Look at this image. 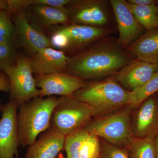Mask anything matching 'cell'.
I'll return each instance as SVG.
<instances>
[{
	"mask_svg": "<svg viewBox=\"0 0 158 158\" xmlns=\"http://www.w3.org/2000/svg\"><path fill=\"white\" fill-rule=\"evenodd\" d=\"M3 105H2L1 102L0 101V113H2V108Z\"/></svg>",
	"mask_w": 158,
	"mask_h": 158,
	"instance_id": "obj_32",
	"label": "cell"
},
{
	"mask_svg": "<svg viewBox=\"0 0 158 158\" xmlns=\"http://www.w3.org/2000/svg\"><path fill=\"white\" fill-rule=\"evenodd\" d=\"M28 9L31 10L29 14L26 13L27 16L40 29L69 23L68 12L43 5H33Z\"/></svg>",
	"mask_w": 158,
	"mask_h": 158,
	"instance_id": "obj_17",
	"label": "cell"
},
{
	"mask_svg": "<svg viewBox=\"0 0 158 158\" xmlns=\"http://www.w3.org/2000/svg\"><path fill=\"white\" fill-rule=\"evenodd\" d=\"M155 136L134 138L126 148L129 158H156L154 140Z\"/></svg>",
	"mask_w": 158,
	"mask_h": 158,
	"instance_id": "obj_20",
	"label": "cell"
},
{
	"mask_svg": "<svg viewBox=\"0 0 158 158\" xmlns=\"http://www.w3.org/2000/svg\"><path fill=\"white\" fill-rule=\"evenodd\" d=\"M131 118L134 138L156 136L158 134V99L155 94L138 106Z\"/></svg>",
	"mask_w": 158,
	"mask_h": 158,
	"instance_id": "obj_13",
	"label": "cell"
},
{
	"mask_svg": "<svg viewBox=\"0 0 158 158\" xmlns=\"http://www.w3.org/2000/svg\"><path fill=\"white\" fill-rule=\"evenodd\" d=\"M128 52L138 60L158 65V30L147 31L129 46Z\"/></svg>",
	"mask_w": 158,
	"mask_h": 158,
	"instance_id": "obj_18",
	"label": "cell"
},
{
	"mask_svg": "<svg viewBox=\"0 0 158 158\" xmlns=\"http://www.w3.org/2000/svg\"><path fill=\"white\" fill-rule=\"evenodd\" d=\"M118 31L117 43L122 48L129 46L141 37L144 29L138 22L129 7L127 1L111 0Z\"/></svg>",
	"mask_w": 158,
	"mask_h": 158,
	"instance_id": "obj_12",
	"label": "cell"
},
{
	"mask_svg": "<svg viewBox=\"0 0 158 158\" xmlns=\"http://www.w3.org/2000/svg\"><path fill=\"white\" fill-rule=\"evenodd\" d=\"M15 34L14 41L30 57L42 49L52 47L49 37L30 21L25 11L13 15Z\"/></svg>",
	"mask_w": 158,
	"mask_h": 158,
	"instance_id": "obj_9",
	"label": "cell"
},
{
	"mask_svg": "<svg viewBox=\"0 0 158 158\" xmlns=\"http://www.w3.org/2000/svg\"><path fill=\"white\" fill-rule=\"evenodd\" d=\"M154 144L155 147L156 157L158 158V134L155 138Z\"/></svg>",
	"mask_w": 158,
	"mask_h": 158,
	"instance_id": "obj_31",
	"label": "cell"
},
{
	"mask_svg": "<svg viewBox=\"0 0 158 158\" xmlns=\"http://www.w3.org/2000/svg\"><path fill=\"white\" fill-rule=\"evenodd\" d=\"M10 85L9 101L18 107L40 96V90L36 86L31 69L30 57L17 55L15 63L4 71Z\"/></svg>",
	"mask_w": 158,
	"mask_h": 158,
	"instance_id": "obj_7",
	"label": "cell"
},
{
	"mask_svg": "<svg viewBox=\"0 0 158 158\" xmlns=\"http://www.w3.org/2000/svg\"><path fill=\"white\" fill-rule=\"evenodd\" d=\"M35 79L41 97L56 95L72 97L86 83L83 79L67 73L37 75Z\"/></svg>",
	"mask_w": 158,
	"mask_h": 158,
	"instance_id": "obj_11",
	"label": "cell"
},
{
	"mask_svg": "<svg viewBox=\"0 0 158 158\" xmlns=\"http://www.w3.org/2000/svg\"><path fill=\"white\" fill-rule=\"evenodd\" d=\"M48 29L52 47L65 54L81 50L111 33V30L105 27L71 23L53 26Z\"/></svg>",
	"mask_w": 158,
	"mask_h": 158,
	"instance_id": "obj_5",
	"label": "cell"
},
{
	"mask_svg": "<svg viewBox=\"0 0 158 158\" xmlns=\"http://www.w3.org/2000/svg\"><path fill=\"white\" fill-rule=\"evenodd\" d=\"M106 1L71 0L65 6L69 23L104 27L109 23Z\"/></svg>",
	"mask_w": 158,
	"mask_h": 158,
	"instance_id": "obj_8",
	"label": "cell"
},
{
	"mask_svg": "<svg viewBox=\"0 0 158 158\" xmlns=\"http://www.w3.org/2000/svg\"><path fill=\"white\" fill-rule=\"evenodd\" d=\"M88 135L89 133L82 128L65 136L64 149L67 158H79L82 143Z\"/></svg>",
	"mask_w": 158,
	"mask_h": 158,
	"instance_id": "obj_22",
	"label": "cell"
},
{
	"mask_svg": "<svg viewBox=\"0 0 158 158\" xmlns=\"http://www.w3.org/2000/svg\"><path fill=\"white\" fill-rule=\"evenodd\" d=\"M7 8V1L6 0H0V9L6 10Z\"/></svg>",
	"mask_w": 158,
	"mask_h": 158,
	"instance_id": "obj_30",
	"label": "cell"
},
{
	"mask_svg": "<svg viewBox=\"0 0 158 158\" xmlns=\"http://www.w3.org/2000/svg\"><path fill=\"white\" fill-rule=\"evenodd\" d=\"M128 3L138 6H152L158 4V1L156 0H128Z\"/></svg>",
	"mask_w": 158,
	"mask_h": 158,
	"instance_id": "obj_28",
	"label": "cell"
},
{
	"mask_svg": "<svg viewBox=\"0 0 158 158\" xmlns=\"http://www.w3.org/2000/svg\"><path fill=\"white\" fill-rule=\"evenodd\" d=\"M18 107L9 101L3 105L0 119V158L18 156V131L17 115Z\"/></svg>",
	"mask_w": 158,
	"mask_h": 158,
	"instance_id": "obj_10",
	"label": "cell"
},
{
	"mask_svg": "<svg viewBox=\"0 0 158 158\" xmlns=\"http://www.w3.org/2000/svg\"><path fill=\"white\" fill-rule=\"evenodd\" d=\"M100 149V138L89 134L80 148L79 158H97Z\"/></svg>",
	"mask_w": 158,
	"mask_h": 158,
	"instance_id": "obj_23",
	"label": "cell"
},
{
	"mask_svg": "<svg viewBox=\"0 0 158 158\" xmlns=\"http://www.w3.org/2000/svg\"><path fill=\"white\" fill-rule=\"evenodd\" d=\"M15 42L14 39L11 37L0 36V46L7 44Z\"/></svg>",
	"mask_w": 158,
	"mask_h": 158,
	"instance_id": "obj_29",
	"label": "cell"
},
{
	"mask_svg": "<svg viewBox=\"0 0 158 158\" xmlns=\"http://www.w3.org/2000/svg\"><path fill=\"white\" fill-rule=\"evenodd\" d=\"M158 92V70L151 78L135 90L129 91V105L134 108Z\"/></svg>",
	"mask_w": 158,
	"mask_h": 158,
	"instance_id": "obj_21",
	"label": "cell"
},
{
	"mask_svg": "<svg viewBox=\"0 0 158 158\" xmlns=\"http://www.w3.org/2000/svg\"><path fill=\"white\" fill-rule=\"evenodd\" d=\"M15 27L11 16L6 10L0 9V36L13 38Z\"/></svg>",
	"mask_w": 158,
	"mask_h": 158,
	"instance_id": "obj_26",
	"label": "cell"
},
{
	"mask_svg": "<svg viewBox=\"0 0 158 158\" xmlns=\"http://www.w3.org/2000/svg\"><path fill=\"white\" fill-rule=\"evenodd\" d=\"M128 4L136 19L144 29L147 31L158 30L157 6H138Z\"/></svg>",
	"mask_w": 158,
	"mask_h": 158,
	"instance_id": "obj_19",
	"label": "cell"
},
{
	"mask_svg": "<svg viewBox=\"0 0 158 158\" xmlns=\"http://www.w3.org/2000/svg\"><path fill=\"white\" fill-rule=\"evenodd\" d=\"M10 85L9 78L4 72H0V91L9 92Z\"/></svg>",
	"mask_w": 158,
	"mask_h": 158,
	"instance_id": "obj_27",
	"label": "cell"
},
{
	"mask_svg": "<svg viewBox=\"0 0 158 158\" xmlns=\"http://www.w3.org/2000/svg\"><path fill=\"white\" fill-rule=\"evenodd\" d=\"M100 141V149L97 158H129L126 148L113 145L101 138Z\"/></svg>",
	"mask_w": 158,
	"mask_h": 158,
	"instance_id": "obj_24",
	"label": "cell"
},
{
	"mask_svg": "<svg viewBox=\"0 0 158 158\" xmlns=\"http://www.w3.org/2000/svg\"><path fill=\"white\" fill-rule=\"evenodd\" d=\"M131 60L117 42L102 41L70 57L67 73L84 81L108 77Z\"/></svg>",
	"mask_w": 158,
	"mask_h": 158,
	"instance_id": "obj_1",
	"label": "cell"
},
{
	"mask_svg": "<svg viewBox=\"0 0 158 158\" xmlns=\"http://www.w3.org/2000/svg\"><path fill=\"white\" fill-rule=\"evenodd\" d=\"M133 108L129 105L102 116L93 117L84 127L89 134L127 148L134 137L131 129Z\"/></svg>",
	"mask_w": 158,
	"mask_h": 158,
	"instance_id": "obj_4",
	"label": "cell"
},
{
	"mask_svg": "<svg viewBox=\"0 0 158 158\" xmlns=\"http://www.w3.org/2000/svg\"><path fill=\"white\" fill-rule=\"evenodd\" d=\"M157 13L158 16V6H157Z\"/></svg>",
	"mask_w": 158,
	"mask_h": 158,
	"instance_id": "obj_33",
	"label": "cell"
},
{
	"mask_svg": "<svg viewBox=\"0 0 158 158\" xmlns=\"http://www.w3.org/2000/svg\"><path fill=\"white\" fill-rule=\"evenodd\" d=\"M158 70V65L136 59L131 60L114 75L118 83L128 91L145 84Z\"/></svg>",
	"mask_w": 158,
	"mask_h": 158,
	"instance_id": "obj_14",
	"label": "cell"
},
{
	"mask_svg": "<svg viewBox=\"0 0 158 158\" xmlns=\"http://www.w3.org/2000/svg\"><path fill=\"white\" fill-rule=\"evenodd\" d=\"M72 97L90 106L93 117L108 114L130 103L129 91L118 83L114 75L104 80L86 82Z\"/></svg>",
	"mask_w": 158,
	"mask_h": 158,
	"instance_id": "obj_2",
	"label": "cell"
},
{
	"mask_svg": "<svg viewBox=\"0 0 158 158\" xmlns=\"http://www.w3.org/2000/svg\"><path fill=\"white\" fill-rule=\"evenodd\" d=\"M65 136L49 128L28 147L24 158H55L64 148Z\"/></svg>",
	"mask_w": 158,
	"mask_h": 158,
	"instance_id": "obj_16",
	"label": "cell"
},
{
	"mask_svg": "<svg viewBox=\"0 0 158 158\" xmlns=\"http://www.w3.org/2000/svg\"><path fill=\"white\" fill-rule=\"evenodd\" d=\"M93 117V110L88 105L73 97H60L52 112L49 128L66 136L84 128Z\"/></svg>",
	"mask_w": 158,
	"mask_h": 158,
	"instance_id": "obj_6",
	"label": "cell"
},
{
	"mask_svg": "<svg viewBox=\"0 0 158 158\" xmlns=\"http://www.w3.org/2000/svg\"><path fill=\"white\" fill-rule=\"evenodd\" d=\"M58 101L55 96L38 97L18 107L17 123L20 146L28 147L49 128L52 112Z\"/></svg>",
	"mask_w": 158,
	"mask_h": 158,
	"instance_id": "obj_3",
	"label": "cell"
},
{
	"mask_svg": "<svg viewBox=\"0 0 158 158\" xmlns=\"http://www.w3.org/2000/svg\"><path fill=\"white\" fill-rule=\"evenodd\" d=\"M69 58L53 48L42 49L30 57L31 69L37 75L67 73Z\"/></svg>",
	"mask_w": 158,
	"mask_h": 158,
	"instance_id": "obj_15",
	"label": "cell"
},
{
	"mask_svg": "<svg viewBox=\"0 0 158 158\" xmlns=\"http://www.w3.org/2000/svg\"><path fill=\"white\" fill-rule=\"evenodd\" d=\"M17 54L15 43L0 46V72L11 67L15 63Z\"/></svg>",
	"mask_w": 158,
	"mask_h": 158,
	"instance_id": "obj_25",
	"label": "cell"
}]
</instances>
